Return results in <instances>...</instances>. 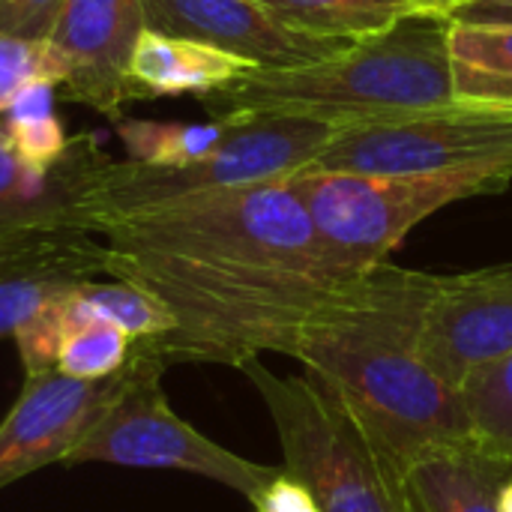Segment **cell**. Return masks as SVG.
<instances>
[{
    "instance_id": "obj_29",
    "label": "cell",
    "mask_w": 512,
    "mask_h": 512,
    "mask_svg": "<svg viewBox=\"0 0 512 512\" xmlns=\"http://www.w3.org/2000/svg\"><path fill=\"white\" fill-rule=\"evenodd\" d=\"M501 512H512V477L501 489Z\"/></svg>"
},
{
    "instance_id": "obj_22",
    "label": "cell",
    "mask_w": 512,
    "mask_h": 512,
    "mask_svg": "<svg viewBox=\"0 0 512 512\" xmlns=\"http://www.w3.org/2000/svg\"><path fill=\"white\" fill-rule=\"evenodd\" d=\"M54 96H57L54 81H33L15 96V102L3 114L6 117L3 132L15 147V153L27 165L42 171H51L72 144L54 114Z\"/></svg>"
},
{
    "instance_id": "obj_16",
    "label": "cell",
    "mask_w": 512,
    "mask_h": 512,
    "mask_svg": "<svg viewBox=\"0 0 512 512\" xmlns=\"http://www.w3.org/2000/svg\"><path fill=\"white\" fill-rule=\"evenodd\" d=\"M255 69L249 60L222 48L144 30L129 57L132 96H207Z\"/></svg>"
},
{
    "instance_id": "obj_4",
    "label": "cell",
    "mask_w": 512,
    "mask_h": 512,
    "mask_svg": "<svg viewBox=\"0 0 512 512\" xmlns=\"http://www.w3.org/2000/svg\"><path fill=\"white\" fill-rule=\"evenodd\" d=\"M240 372L252 381L282 447V471L300 480L321 512H411L399 465L327 390L306 375H276L261 357Z\"/></svg>"
},
{
    "instance_id": "obj_12",
    "label": "cell",
    "mask_w": 512,
    "mask_h": 512,
    "mask_svg": "<svg viewBox=\"0 0 512 512\" xmlns=\"http://www.w3.org/2000/svg\"><path fill=\"white\" fill-rule=\"evenodd\" d=\"M144 15L156 33L222 48L258 69L306 66L345 48L288 27L258 0H144Z\"/></svg>"
},
{
    "instance_id": "obj_23",
    "label": "cell",
    "mask_w": 512,
    "mask_h": 512,
    "mask_svg": "<svg viewBox=\"0 0 512 512\" xmlns=\"http://www.w3.org/2000/svg\"><path fill=\"white\" fill-rule=\"evenodd\" d=\"M132 339L111 324H87L75 330L57 357V372L78 381L114 378L132 357Z\"/></svg>"
},
{
    "instance_id": "obj_19",
    "label": "cell",
    "mask_w": 512,
    "mask_h": 512,
    "mask_svg": "<svg viewBox=\"0 0 512 512\" xmlns=\"http://www.w3.org/2000/svg\"><path fill=\"white\" fill-rule=\"evenodd\" d=\"M69 336L87 324H111L132 342L159 339L174 330V318L162 303L129 282H78L63 297Z\"/></svg>"
},
{
    "instance_id": "obj_10",
    "label": "cell",
    "mask_w": 512,
    "mask_h": 512,
    "mask_svg": "<svg viewBox=\"0 0 512 512\" xmlns=\"http://www.w3.org/2000/svg\"><path fill=\"white\" fill-rule=\"evenodd\" d=\"M512 351V261L468 273H435L423 327L426 363L453 387L480 363Z\"/></svg>"
},
{
    "instance_id": "obj_7",
    "label": "cell",
    "mask_w": 512,
    "mask_h": 512,
    "mask_svg": "<svg viewBox=\"0 0 512 512\" xmlns=\"http://www.w3.org/2000/svg\"><path fill=\"white\" fill-rule=\"evenodd\" d=\"M168 366L141 342L132 345L126 363V384L105 408L81 444L69 453L66 465H117L141 471H183L255 501L279 471L249 462L228 447L201 435L192 423L177 417L162 390Z\"/></svg>"
},
{
    "instance_id": "obj_30",
    "label": "cell",
    "mask_w": 512,
    "mask_h": 512,
    "mask_svg": "<svg viewBox=\"0 0 512 512\" xmlns=\"http://www.w3.org/2000/svg\"><path fill=\"white\" fill-rule=\"evenodd\" d=\"M423 3H426L429 9H435V12H441V9H444V6H447L450 0H423Z\"/></svg>"
},
{
    "instance_id": "obj_27",
    "label": "cell",
    "mask_w": 512,
    "mask_h": 512,
    "mask_svg": "<svg viewBox=\"0 0 512 512\" xmlns=\"http://www.w3.org/2000/svg\"><path fill=\"white\" fill-rule=\"evenodd\" d=\"M249 504L255 512H321L312 492L285 471H279V477Z\"/></svg>"
},
{
    "instance_id": "obj_2",
    "label": "cell",
    "mask_w": 512,
    "mask_h": 512,
    "mask_svg": "<svg viewBox=\"0 0 512 512\" xmlns=\"http://www.w3.org/2000/svg\"><path fill=\"white\" fill-rule=\"evenodd\" d=\"M432 291L435 273L384 261L321 306L288 351L396 465L471 438L459 390L423 357Z\"/></svg>"
},
{
    "instance_id": "obj_15",
    "label": "cell",
    "mask_w": 512,
    "mask_h": 512,
    "mask_svg": "<svg viewBox=\"0 0 512 512\" xmlns=\"http://www.w3.org/2000/svg\"><path fill=\"white\" fill-rule=\"evenodd\" d=\"M411 512H501V489L512 459L495 456L474 438L435 444L399 465Z\"/></svg>"
},
{
    "instance_id": "obj_3",
    "label": "cell",
    "mask_w": 512,
    "mask_h": 512,
    "mask_svg": "<svg viewBox=\"0 0 512 512\" xmlns=\"http://www.w3.org/2000/svg\"><path fill=\"white\" fill-rule=\"evenodd\" d=\"M219 117H297L333 129L402 120L453 105L450 21L417 12L396 27L291 69H249L201 96Z\"/></svg>"
},
{
    "instance_id": "obj_17",
    "label": "cell",
    "mask_w": 512,
    "mask_h": 512,
    "mask_svg": "<svg viewBox=\"0 0 512 512\" xmlns=\"http://www.w3.org/2000/svg\"><path fill=\"white\" fill-rule=\"evenodd\" d=\"M288 27L324 39L351 45L396 27L402 18L429 12L423 0H258ZM435 12V9H432Z\"/></svg>"
},
{
    "instance_id": "obj_28",
    "label": "cell",
    "mask_w": 512,
    "mask_h": 512,
    "mask_svg": "<svg viewBox=\"0 0 512 512\" xmlns=\"http://www.w3.org/2000/svg\"><path fill=\"white\" fill-rule=\"evenodd\" d=\"M441 15L450 24L507 27L512 30V0H450Z\"/></svg>"
},
{
    "instance_id": "obj_21",
    "label": "cell",
    "mask_w": 512,
    "mask_h": 512,
    "mask_svg": "<svg viewBox=\"0 0 512 512\" xmlns=\"http://www.w3.org/2000/svg\"><path fill=\"white\" fill-rule=\"evenodd\" d=\"M471 438L495 456L512 459V351L474 366L459 381Z\"/></svg>"
},
{
    "instance_id": "obj_25",
    "label": "cell",
    "mask_w": 512,
    "mask_h": 512,
    "mask_svg": "<svg viewBox=\"0 0 512 512\" xmlns=\"http://www.w3.org/2000/svg\"><path fill=\"white\" fill-rule=\"evenodd\" d=\"M63 78V63L48 42L0 33V117L27 84L54 81L63 87Z\"/></svg>"
},
{
    "instance_id": "obj_8",
    "label": "cell",
    "mask_w": 512,
    "mask_h": 512,
    "mask_svg": "<svg viewBox=\"0 0 512 512\" xmlns=\"http://www.w3.org/2000/svg\"><path fill=\"white\" fill-rule=\"evenodd\" d=\"M492 162H512V111L453 102L402 120L336 129L312 168L435 174Z\"/></svg>"
},
{
    "instance_id": "obj_24",
    "label": "cell",
    "mask_w": 512,
    "mask_h": 512,
    "mask_svg": "<svg viewBox=\"0 0 512 512\" xmlns=\"http://www.w3.org/2000/svg\"><path fill=\"white\" fill-rule=\"evenodd\" d=\"M69 288L51 294L48 300H42L12 333V342L18 348L21 357V369L24 378H39L51 369H57V357L63 342L69 339V324H66V297Z\"/></svg>"
},
{
    "instance_id": "obj_20",
    "label": "cell",
    "mask_w": 512,
    "mask_h": 512,
    "mask_svg": "<svg viewBox=\"0 0 512 512\" xmlns=\"http://www.w3.org/2000/svg\"><path fill=\"white\" fill-rule=\"evenodd\" d=\"M228 120L210 123H159V120H117V135L129 162L150 168H183L219 147Z\"/></svg>"
},
{
    "instance_id": "obj_1",
    "label": "cell",
    "mask_w": 512,
    "mask_h": 512,
    "mask_svg": "<svg viewBox=\"0 0 512 512\" xmlns=\"http://www.w3.org/2000/svg\"><path fill=\"white\" fill-rule=\"evenodd\" d=\"M93 234L105 276L141 288L174 318L171 333L141 339L168 369L288 357L300 327L363 276L327 249L291 177L144 207Z\"/></svg>"
},
{
    "instance_id": "obj_6",
    "label": "cell",
    "mask_w": 512,
    "mask_h": 512,
    "mask_svg": "<svg viewBox=\"0 0 512 512\" xmlns=\"http://www.w3.org/2000/svg\"><path fill=\"white\" fill-rule=\"evenodd\" d=\"M512 162L453 168L435 174H348L306 168L291 177L327 249L354 273L390 261L402 240L432 213L504 192Z\"/></svg>"
},
{
    "instance_id": "obj_26",
    "label": "cell",
    "mask_w": 512,
    "mask_h": 512,
    "mask_svg": "<svg viewBox=\"0 0 512 512\" xmlns=\"http://www.w3.org/2000/svg\"><path fill=\"white\" fill-rule=\"evenodd\" d=\"M66 0H0V33L48 42Z\"/></svg>"
},
{
    "instance_id": "obj_13",
    "label": "cell",
    "mask_w": 512,
    "mask_h": 512,
    "mask_svg": "<svg viewBox=\"0 0 512 512\" xmlns=\"http://www.w3.org/2000/svg\"><path fill=\"white\" fill-rule=\"evenodd\" d=\"M105 273L102 240L90 231H33L0 240V339L51 294Z\"/></svg>"
},
{
    "instance_id": "obj_11",
    "label": "cell",
    "mask_w": 512,
    "mask_h": 512,
    "mask_svg": "<svg viewBox=\"0 0 512 512\" xmlns=\"http://www.w3.org/2000/svg\"><path fill=\"white\" fill-rule=\"evenodd\" d=\"M144 30V0H66L48 45L63 63L69 96L123 120V102L132 99L129 57Z\"/></svg>"
},
{
    "instance_id": "obj_18",
    "label": "cell",
    "mask_w": 512,
    "mask_h": 512,
    "mask_svg": "<svg viewBox=\"0 0 512 512\" xmlns=\"http://www.w3.org/2000/svg\"><path fill=\"white\" fill-rule=\"evenodd\" d=\"M453 99L512 111V30L450 24Z\"/></svg>"
},
{
    "instance_id": "obj_14",
    "label": "cell",
    "mask_w": 512,
    "mask_h": 512,
    "mask_svg": "<svg viewBox=\"0 0 512 512\" xmlns=\"http://www.w3.org/2000/svg\"><path fill=\"white\" fill-rule=\"evenodd\" d=\"M96 153L93 138H78L51 171H42L15 153L0 126V240L33 231H87L81 192Z\"/></svg>"
},
{
    "instance_id": "obj_9",
    "label": "cell",
    "mask_w": 512,
    "mask_h": 512,
    "mask_svg": "<svg viewBox=\"0 0 512 512\" xmlns=\"http://www.w3.org/2000/svg\"><path fill=\"white\" fill-rule=\"evenodd\" d=\"M123 384L126 366L105 381H78L57 369L24 378L18 399L0 420V492L48 465H66Z\"/></svg>"
},
{
    "instance_id": "obj_5",
    "label": "cell",
    "mask_w": 512,
    "mask_h": 512,
    "mask_svg": "<svg viewBox=\"0 0 512 512\" xmlns=\"http://www.w3.org/2000/svg\"><path fill=\"white\" fill-rule=\"evenodd\" d=\"M228 132L213 153L183 168L114 162L96 153L81 192V219L93 234L99 222L165 201L294 177L318 162L330 138L327 123L297 117H219Z\"/></svg>"
}]
</instances>
